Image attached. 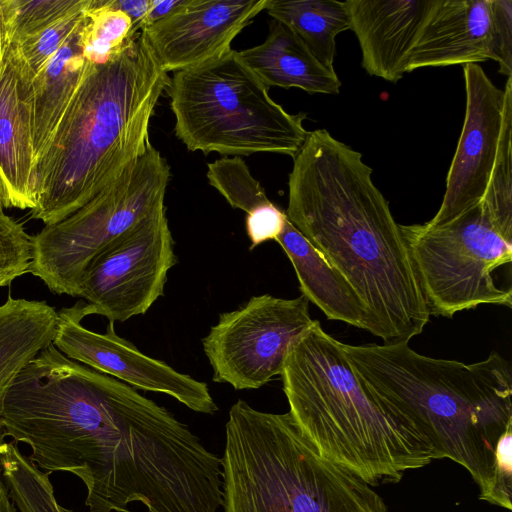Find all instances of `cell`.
Segmentation results:
<instances>
[{
    "label": "cell",
    "instance_id": "4dcf8cb0",
    "mask_svg": "<svg viewBox=\"0 0 512 512\" xmlns=\"http://www.w3.org/2000/svg\"><path fill=\"white\" fill-rule=\"evenodd\" d=\"M15 0H0V81L15 36Z\"/></svg>",
    "mask_w": 512,
    "mask_h": 512
},
{
    "label": "cell",
    "instance_id": "9c48e42d",
    "mask_svg": "<svg viewBox=\"0 0 512 512\" xmlns=\"http://www.w3.org/2000/svg\"><path fill=\"white\" fill-rule=\"evenodd\" d=\"M309 301L263 294L219 315L202 339L213 381L258 389L280 376L291 346L313 325Z\"/></svg>",
    "mask_w": 512,
    "mask_h": 512
},
{
    "label": "cell",
    "instance_id": "ac0fdd59",
    "mask_svg": "<svg viewBox=\"0 0 512 512\" xmlns=\"http://www.w3.org/2000/svg\"><path fill=\"white\" fill-rule=\"evenodd\" d=\"M293 265L302 295L330 320H337L374 335L369 311L346 281L288 220L275 240Z\"/></svg>",
    "mask_w": 512,
    "mask_h": 512
},
{
    "label": "cell",
    "instance_id": "ffe728a7",
    "mask_svg": "<svg viewBox=\"0 0 512 512\" xmlns=\"http://www.w3.org/2000/svg\"><path fill=\"white\" fill-rule=\"evenodd\" d=\"M57 319L46 301L8 295L0 305V402L20 370L52 343Z\"/></svg>",
    "mask_w": 512,
    "mask_h": 512
},
{
    "label": "cell",
    "instance_id": "2e32d148",
    "mask_svg": "<svg viewBox=\"0 0 512 512\" xmlns=\"http://www.w3.org/2000/svg\"><path fill=\"white\" fill-rule=\"evenodd\" d=\"M434 0H347L350 29L371 75L396 83Z\"/></svg>",
    "mask_w": 512,
    "mask_h": 512
},
{
    "label": "cell",
    "instance_id": "4fadbf2b",
    "mask_svg": "<svg viewBox=\"0 0 512 512\" xmlns=\"http://www.w3.org/2000/svg\"><path fill=\"white\" fill-rule=\"evenodd\" d=\"M268 0H181L166 17L142 29L165 72L193 67L231 50L234 38Z\"/></svg>",
    "mask_w": 512,
    "mask_h": 512
},
{
    "label": "cell",
    "instance_id": "6da1fadb",
    "mask_svg": "<svg viewBox=\"0 0 512 512\" xmlns=\"http://www.w3.org/2000/svg\"><path fill=\"white\" fill-rule=\"evenodd\" d=\"M288 220L352 286L374 335L409 343L430 312L389 202L362 154L327 130L309 132L293 157Z\"/></svg>",
    "mask_w": 512,
    "mask_h": 512
},
{
    "label": "cell",
    "instance_id": "5b68a950",
    "mask_svg": "<svg viewBox=\"0 0 512 512\" xmlns=\"http://www.w3.org/2000/svg\"><path fill=\"white\" fill-rule=\"evenodd\" d=\"M223 512H387L363 479L322 457L290 414L238 400L225 424Z\"/></svg>",
    "mask_w": 512,
    "mask_h": 512
},
{
    "label": "cell",
    "instance_id": "f1b7e54d",
    "mask_svg": "<svg viewBox=\"0 0 512 512\" xmlns=\"http://www.w3.org/2000/svg\"><path fill=\"white\" fill-rule=\"evenodd\" d=\"M493 40L499 73L512 76V1L492 0Z\"/></svg>",
    "mask_w": 512,
    "mask_h": 512
},
{
    "label": "cell",
    "instance_id": "7c38bea8",
    "mask_svg": "<svg viewBox=\"0 0 512 512\" xmlns=\"http://www.w3.org/2000/svg\"><path fill=\"white\" fill-rule=\"evenodd\" d=\"M465 118L446 178L442 203L430 225L445 223L484 196L496 160L506 102L512 96V76L500 89L479 64L463 66Z\"/></svg>",
    "mask_w": 512,
    "mask_h": 512
},
{
    "label": "cell",
    "instance_id": "d6a6232c",
    "mask_svg": "<svg viewBox=\"0 0 512 512\" xmlns=\"http://www.w3.org/2000/svg\"><path fill=\"white\" fill-rule=\"evenodd\" d=\"M181 2V0H151V6L147 14L145 26L157 22L169 15Z\"/></svg>",
    "mask_w": 512,
    "mask_h": 512
},
{
    "label": "cell",
    "instance_id": "83f0119b",
    "mask_svg": "<svg viewBox=\"0 0 512 512\" xmlns=\"http://www.w3.org/2000/svg\"><path fill=\"white\" fill-rule=\"evenodd\" d=\"M512 427L499 438L495 449L493 477L482 500L508 510L512 509Z\"/></svg>",
    "mask_w": 512,
    "mask_h": 512
},
{
    "label": "cell",
    "instance_id": "7402d4cb",
    "mask_svg": "<svg viewBox=\"0 0 512 512\" xmlns=\"http://www.w3.org/2000/svg\"><path fill=\"white\" fill-rule=\"evenodd\" d=\"M135 35L131 19L112 0H92L77 41L87 61L102 64L121 52Z\"/></svg>",
    "mask_w": 512,
    "mask_h": 512
},
{
    "label": "cell",
    "instance_id": "8992f818",
    "mask_svg": "<svg viewBox=\"0 0 512 512\" xmlns=\"http://www.w3.org/2000/svg\"><path fill=\"white\" fill-rule=\"evenodd\" d=\"M174 132L190 151L234 157L297 154L307 114L288 113L239 59L237 51L173 72L166 88Z\"/></svg>",
    "mask_w": 512,
    "mask_h": 512
},
{
    "label": "cell",
    "instance_id": "277c9868",
    "mask_svg": "<svg viewBox=\"0 0 512 512\" xmlns=\"http://www.w3.org/2000/svg\"><path fill=\"white\" fill-rule=\"evenodd\" d=\"M280 376L302 435L369 485L397 483L435 460L430 440L384 410L360 382L343 343L318 320L291 346Z\"/></svg>",
    "mask_w": 512,
    "mask_h": 512
},
{
    "label": "cell",
    "instance_id": "44dd1931",
    "mask_svg": "<svg viewBox=\"0 0 512 512\" xmlns=\"http://www.w3.org/2000/svg\"><path fill=\"white\" fill-rule=\"evenodd\" d=\"M265 10L290 27L324 66L334 69L336 36L351 28L345 1L268 0Z\"/></svg>",
    "mask_w": 512,
    "mask_h": 512
},
{
    "label": "cell",
    "instance_id": "603a6c76",
    "mask_svg": "<svg viewBox=\"0 0 512 512\" xmlns=\"http://www.w3.org/2000/svg\"><path fill=\"white\" fill-rule=\"evenodd\" d=\"M512 96L506 102L496 160L481 203L496 231L512 243Z\"/></svg>",
    "mask_w": 512,
    "mask_h": 512
},
{
    "label": "cell",
    "instance_id": "30bf717a",
    "mask_svg": "<svg viewBox=\"0 0 512 512\" xmlns=\"http://www.w3.org/2000/svg\"><path fill=\"white\" fill-rule=\"evenodd\" d=\"M177 263L165 206L111 243L89 266L79 297L89 315L109 322L145 314L164 294L168 271Z\"/></svg>",
    "mask_w": 512,
    "mask_h": 512
},
{
    "label": "cell",
    "instance_id": "d4e9b609",
    "mask_svg": "<svg viewBox=\"0 0 512 512\" xmlns=\"http://www.w3.org/2000/svg\"><path fill=\"white\" fill-rule=\"evenodd\" d=\"M92 0L64 16L39 33L22 39L14 40L22 52L34 76L41 72L53 58L56 52L83 26L86 20V10Z\"/></svg>",
    "mask_w": 512,
    "mask_h": 512
},
{
    "label": "cell",
    "instance_id": "e575fe53",
    "mask_svg": "<svg viewBox=\"0 0 512 512\" xmlns=\"http://www.w3.org/2000/svg\"><path fill=\"white\" fill-rule=\"evenodd\" d=\"M7 199H6V191L3 184V181L0 177V209L3 210L6 207Z\"/></svg>",
    "mask_w": 512,
    "mask_h": 512
},
{
    "label": "cell",
    "instance_id": "cb8c5ba5",
    "mask_svg": "<svg viewBox=\"0 0 512 512\" xmlns=\"http://www.w3.org/2000/svg\"><path fill=\"white\" fill-rule=\"evenodd\" d=\"M207 179L232 208L249 213L270 200L240 157H223L207 165Z\"/></svg>",
    "mask_w": 512,
    "mask_h": 512
},
{
    "label": "cell",
    "instance_id": "5bb4252c",
    "mask_svg": "<svg viewBox=\"0 0 512 512\" xmlns=\"http://www.w3.org/2000/svg\"><path fill=\"white\" fill-rule=\"evenodd\" d=\"M33 77L13 41L0 81V177L6 191V207L30 210L37 205L31 120Z\"/></svg>",
    "mask_w": 512,
    "mask_h": 512
},
{
    "label": "cell",
    "instance_id": "9a60e30c",
    "mask_svg": "<svg viewBox=\"0 0 512 512\" xmlns=\"http://www.w3.org/2000/svg\"><path fill=\"white\" fill-rule=\"evenodd\" d=\"M489 59L496 60L492 0H434L407 56L406 72Z\"/></svg>",
    "mask_w": 512,
    "mask_h": 512
},
{
    "label": "cell",
    "instance_id": "d6986e66",
    "mask_svg": "<svg viewBox=\"0 0 512 512\" xmlns=\"http://www.w3.org/2000/svg\"><path fill=\"white\" fill-rule=\"evenodd\" d=\"M77 35L68 40L32 80L31 120L36 164L45 154L94 64L83 57Z\"/></svg>",
    "mask_w": 512,
    "mask_h": 512
},
{
    "label": "cell",
    "instance_id": "4316f807",
    "mask_svg": "<svg viewBox=\"0 0 512 512\" xmlns=\"http://www.w3.org/2000/svg\"><path fill=\"white\" fill-rule=\"evenodd\" d=\"M88 0H15V36L20 41L39 33Z\"/></svg>",
    "mask_w": 512,
    "mask_h": 512
},
{
    "label": "cell",
    "instance_id": "8fae6325",
    "mask_svg": "<svg viewBox=\"0 0 512 512\" xmlns=\"http://www.w3.org/2000/svg\"><path fill=\"white\" fill-rule=\"evenodd\" d=\"M57 312L52 343L69 359L134 389L167 394L195 412L211 415L218 411L205 382L143 354L116 334L113 322H109L105 333L84 327L82 320L89 316L86 302L79 301Z\"/></svg>",
    "mask_w": 512,
    "mask_h": 512
},
{
    "label": "cell",
    "instance_id": "e0dca14e",
    "mask_svg": "<svg viewBox=\"0 0 512 512\" xmlns=\"http://www.w3.org/2000/svg\"><path fill=\"white\" fill-rule=\"evenodd\" d=\"M239 59L269 89L299 88L308 93L338 94L341 81L335 69L324 66L287 25L272 19L266 39L237 51Z\"/></svg>",
    "mask_w": 512,
    "mask_h": 512
},
{
    "label": "cell",
    "instance_id": "f546056e",
    "mask_svg": "<svg viewBox=\"0 0 512 512\" xmlns=\"http://www.w3.org/2000/svg\"><path fill=\"white\" fill-rule=\"evenodd\" d=\"M286 221V213L271 201L247 213L245 225L251 242L250 250L266 241L276 240Z\"/></svg>",
    "mask_w": 512,
    "mask_h": 512
},
{
    "label": "cell",
    "instance_id": "52a82bcc",
    "mask_svg": "<svg viewBox=\"0 0 512 512\" xmlns=\"http://www.w3.org/2000/svg\"><path fill=\"white\" fill-rule=\"evenodd\" d=\"M170 166L150 143L110 185L33 236L29 273L54 294L79 296L91 263L118 237L164 207Z\"/></svg>",
    "mask_w": 512,
    "mask_h": 512
},
{
    "label": "cell",
    "instance_id": "ba28073f",
    "mask_svg": "<svg viewBox=\"0 0 512 512\" xmlns=\"http://www.w3.org/2000/svg\"><path fill=\"white\" fill-rule=\"evenodd\" d=\"M430 315L451 318L483 304L512 307L511 289L492 273L511 263L512 243L481 202L438 225H400Z\"/></svg>",
    "mask_w": 512,
    "mask_h": 512
},
{
    "label": "cell",
    "instance_id": "1f68e13d",
    "mask_svg": "<svg viewBox=\"0 0 512 512\" xmlns=\"http://www.w3.org/2000/svg\"><path fill=\"white\" fill-rule=\"evenodd\" d=\"M112 3L129 16L135 34L144 28L151 0H112Z\"/></svg>",
    "mask_w": 512,
    "mask_h": 512
},
{
    "label": "cell",
    "instance_id": "7a4b0ae2",
    "mask_svg": "<svg viewBox=\"0 0 512 512\" xmlns=\"http://www.w3.org/2000/svg\"><path fill=\"white\" fill-rule=\"evenodd\" d=\"M360 382L384 410L426 435L435 459L463 466L488 492L500 436L512 427L511 364L498 352L465 364L432 358L408 343L348 345Z\"/></svg>",
    "mask_w": 512,
    "mask_h": 512
},
{
    "label": "cell",
    "instance_id": "3957f363",
    "mask_svg": "<svg viewBox=\"0 0 512 512\" xmlns=\"http://www.w3.org/2000/svg\"><path fill=\"white\" fill-rule=\"evenodd\" d=\"M169 83L142 30L93 64L36 164L34 219H65L114 182L150 144L149 126Z\"/></svg>",
    "mask_w": 512,
    "mask_h": 512
},
{
    "label": "cell",
    "instance_id": "484cf974",
    "mask_svg": "<svg viewBox=\"0 0 512 512\" xmlns=\"http://www.w3.org/2000/svg\"><path fill=\"white\" fill-rule=\"evenodd\" d=\"M32 257L33 236L0 209V287L29 273Z\"/></svg>",
    "mask_w": 512,
    "mask_h": 512
},
{
    "label": "cell",
    "instance_id": "836d02e7",
    "mask_svg": "<svg viewBox=\"0 0 512 512\" xmlns=\"http://www.w3.org/2000/svg\"><path fill=\"white\" fill-rule=\"evenodd\" d=\"M5 435L3 432V429L0 425V447L2 443L5 441ZM0 512H19L17 507L15 506L8 488L6 486V483L2 476V468H1V462H0Z\"/></svg>",
    "mask_w": 512,
    "mask_h": 512
}]
</instances>
